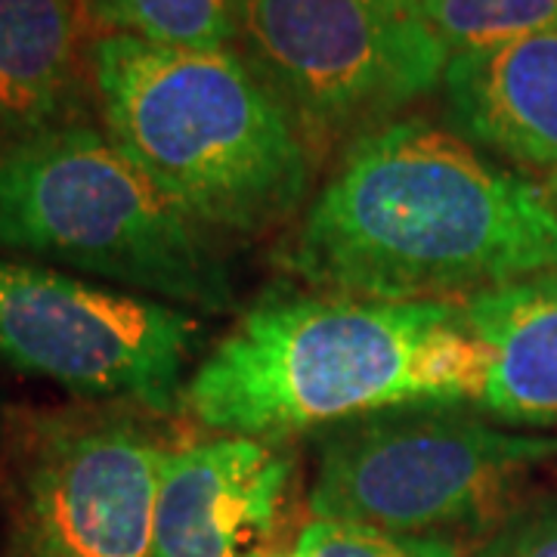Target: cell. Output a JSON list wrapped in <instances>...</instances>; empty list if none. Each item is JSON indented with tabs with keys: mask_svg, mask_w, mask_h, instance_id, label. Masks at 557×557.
Here are the masks:
<instances>
[{
	"mask_svg": "<svg viewBox=\"0 0 557 557\" xmlns=\"http://www.w3.org/2000/svg\"><path fill=\"white\" fill-rule=\"evenodd\" d=\"M304 285L369 300L471 298L557 270L545 189L428 119L354 139L282 242Z\"/></svg>",
	"mask_w": 557,
	"mask_h": 557,
	"instance_id": "obj_1",
	"label": "cell"
},
{
	"mask_svg": "<svg viewBox=\"0 0 557 557\" xmlns=\"http://www.w3.org/2000/svg\"><path fill=\"white\" fill-rule=\"evenodd\" d=\"M483 372L458 304L270 295L189 372L180 409L214 434L285 443L391 409L478 403Z\"/></svg>",
	"mask_w": 557,
	"mask_h": 557,
	"instance_id": "obj_2",
	"label": "cell"
},
{
	"mask_svg": "<svg viewBox=\"0 0 557 557\" xmlns=\"http://www.w3.org/2000/svg\"><path fill=\"white\" fill-rule=\"evenodd\" d=\"M106 137L211 236L258 239L310 199L317 152L236 47L87 40Z\"/></svg>",
	"mask_w": 557,
	"mask_h": 557,
	"instance_id": "obj_3",
	"label": "cell"
},
{
	"mask_svg": "<svg viewBox=\"0 0 557 557\" xmlns=\"http://www.w3.org/2000/svg\"><path fill=\"white\" fill-rule=\"evenodd\" d=\"M0 255L62 263L183 310L239 304L218 236L87 121L0 149Z\"/></svg>",
	"mask_w": 557,
	"mask_h": 557,
	"instance_id": "obj_4",
	"label": "cell"
},
{
	"mask_svg": "<svg viewBox=\"0 0 557 557\" xmlns=\"http://www.w3.org/2000/svg\"><path fill=\"white\" fill-rule=\"evenodd\" d=\"M557 456L555 434L502 428L465 406H409L319 434L313 520L443 536L490 518Z\"/></svg>",
	"mask_w": 557,
	"mask_h": 557,
	"instance_id": "obj_5",
	"label": "cell"
},
{
	"mask_svg": "<svg viewBox=\"0 0 557 557\" xmlns=\"http://www.w3.org/2000/svg\"><path fill=\"white\" fill-rule=\"evenodd\" d=\"M161 456L149 412L127 403L10 412L0 557H152Z\"/></svg>",
	"mask_w": 557,
	"mask_h": 557,
	"instance_id": "obj_6",
	"label": "cell"
},
{
	"mask_svg": "<svg viewBox=\"0 0 557 557\" xmlns=\"http://www.w3.org/2000/svg\"><path fill=\"white\" fill-rule=\"evenodd\" d=\"M236 50L317 156L391 124L449 65L409 0H242Z\"/></svg>",
	"mask_w": 557,
	"mask_h": 557,
	"instance_id": "obj_7",
	"label": "cell"
},
{
	"mask_svg": "<svg viewBox=\"0 0 557 557\" xmlns=\"http://www.w3.org/2000/svg\"><path fill=\"white\" fill-rule=\"evenodd\" d=\"M201 338L193 310L0 255V362L22 375L174 416Z\"/></svg>",
	"mask_w": 557,
	"mask_h": 557,
	"instance_id": "obj_8",
	"label": "cell"
},
{
	"mask_svg": "<svg viewBox=\"0 0 557 557\" xmlns=\"http://www.w3.org/2000/svg\"><path fill=\"white\" fill-rule=\"evenodd\" d=\"M295 478L276 440L214 434L164 446L152 557H260Z\"/></svg>",
	"mask_w": 557,
	"mask_h": 557,
	"instance_id": "obj_9",
	"label": "cell"
},
{
	"mask_svg": "<svg viewBox=\"0 0 557 557\" xmlns=\"http://www.w3.org/2000/svg\"><path fill=\"white\" fill-rule=\"evenodd\" d=\"M440 90L458 137L520 168L557 174V25L453 57Z\"/></svg>",
	"mask_w": 557,
	"mask_h": 557,
	"instance_id": "obj_10",
	"label": "cell"
},
{
	"mask_svg": "<svg viewBox=\"0 0 557 557\" xmlns=\"http://www.w3.org/2000/svg\"><path fill=\"white\" fill-rule=\"evenodd\" d=\"M458 307L486 357L480 412L511 428L557 424V270L486 288Z\"/></svg>",
	"mask_w": 557,
	"mask_h": 557,
	"instance_id": "obj_11",
	"label": "cell"
},
{
	"mask_svg": "<svg viewBox=\"0 0 557 557\" xmlns=\"http://www.w3.org/2000/svg\"><path fill=\"white\" fill-rule=\"evenodd\" d=\"M81 0H0V149L84 121Z\"/></svg>",
	"mask_w": 557,
	"mask_h": 557,
	"instance_id": "obj_12",
	"label": "cell"
},
{
	"mask_svg": "<svg viewBox=\"0 0 557 557\" xmlns=\"http://www.w3.org/2000/svg\"><path fill=\"white\" fill-rule=\"evenodd\" d=\"M81 13L97 35H131L183 50H226L239 38L242 0H81Z\"/></svg>",
	"mask_w": 557,
	"mask_h": 557,
	"instance_id": "obj_13",
	"label": "cell"
},
{
	"mask_svg": "<svg viewBox=\"0 0 557 557\" xmlns=\"http://www.w3.org/2000/svg\"><path fill=\"white\" fill-rule=\"evenodd\" d=\"M449 60L557 25V0H409Z\"/></svg>",
	"mask_w": 557,
	"mask_h": 557,
	"instance_id": "obj_14",
	"label": "cell"
},
{
	"mask_svg": "<svg viewBox=\"0 0 557 557\" xmlns=\"http://www.w3.org/2000/svg\"><path fill=\"white\" fill-rule=\"evenodd\" d=\"M298 552L304 557H461L446 536H409L338 520L307 523Z\"/></svg>",
	"mask_w": 557,
	"mask_h": 557,
	"instance_id": "obj_15",
	"label": "cell"
},
{
	"mask_svg": "<svg viewBox=\"0 0 557 557\" xmlns=\"http://www.w3.org/2000/svg\"><path fill=\"white\" fill-rule=\"evenodd\" d=\"M465 557H557V498L508 511Z\"/></svg>",
	"mask_w": 557,
	"mask_h": 557,
	"instance_id": "obj_16",
	"label": "cell"
},
{
	"mask_svg": "<svg viewBox=\"0 0 557 557\" xmlns=\"http://www.w3.org/2000/svg\"><path fill=\"white\" fill-rule=\"evenodd\" d=\"M542 189H545V196H548V205L555 208L557 214V174H552V177L542 183Z\"/></svg>",
	"mask_w": 557,
	"mask_h": 557,
	"instance_id": "obj_17",
	"label": "cell"
},
{
	"mask_svg": "<svg viewBox=\"0 0 557 557\" xmlns=\"http://www.w3.org/2000/svg\"><path fill=\"white\" fill-rule=\"evenodd\" d=\"M273 557H304V555H300L298 548H295V552H288V555H273Z\"/></svg>",
	"mask_w": 557,
	"mask_h": 557,
	"instance_id": "obj_18",
	"label": "cell"
},
{
	"mask_svg": "<svg viewBox=\"0 0 557 557\" xmlns=\"http://www.w3.org/2000/svg\"><path fill=\"white\" fill-rule=\"evenodd\" d=\"M0 434H3V431H0Z\"/></svg>",
	"mask_w": 557,
	"mask_h": 557,
	"instance_id": "obj_19",
	"label": "cell"
}]
</instances>
